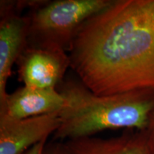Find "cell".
Here are the masks:
<instances>
[{
    "mask_svg": "<svg viewBox=\"0 0 154 154\" xmlns=\"http://www.w3.org/2000/svg\"><path fill=\"white\" fill-rule=\"evenodd\" d=\"M70 67L98 95L154 90V0H113L69 46Z\"/></svg>",
    "mask_w": 154,
    "mask_h": 154,
    "instance_id": "obj_1",
    "label": "cell"
},
{
    "mask_svg": "<svg viewBox=\"0 0 154 154\" xmlns=\"http://www.w3.org/2000/svg\"><path fill=\"white\" fill-rule=\"evenodd\" d=\"M63 106L56 139L92 137L106 130L135 128L146 131L154 113V90H135L98 95L79 80L69 79L58 86Z\"/></svg>",
    "mask_w": 154,
    "mask_h": 154,
    "instance_id": "obj_2",
    "label": "cell"
},
{
    "mask_svg": "<svg viewBox=\"0 0 154 154\" xmlns=\"http://www.w3.org/2000/svg\"><path fill=\"white\" fill-rule=\"evenodd\" d=\"M113 0H57L34 9L27 17L30 47L68 51L83 24Z\"/></svg>",
    "mask_w": 154,
    "mask_h": 154,
    "instance_id": "obj_3",
    "label": "cell"
},
{
    "mask_svg": "<svg viewBox=\"0 0 154 154\" xmlns=\"http://www.w3.org/2000/svg\"><path fill=\"white\" fill-rule=\"evenodd\" d=\"M19 59V78L24 86L32 88H57L70 66L66 51L52 48L29 46Z\"/></svg>",
    "mask_w": 154,
    "mask_h": 154,
    "instance_id": "obj_4",
    "label": "cell"
},
{
    "mask_svg": "<svg viewBox=\"0 0 154 154\" xmlns=\"http://www.w3.org/2000/svg\"><path fill=\"white\" fill-rule=\"evenodd\" d=\"M59 126V113L21 119L0 114V154H22L54 134Z\"/></svg>",
    "mask_w": 154,
    "mask_h": 154,
    "instance_id": "obj_5",
    "label": "cell"
},
{
    "mask_svg": "<svg viewBox=\"0 0 154 154\" xmlns=\"http://www.w3.org/2000/svg\"><path fill=\"white\" fill-rule=\"evenodd\" d=\"M6 3L1 4L0 22V106L8 94L7 83L13 64L26 48L28 39L29 21L14 12Z\"/></svg>",
    "mask_w": 154,
    "mask_h": 154,
    "instance_id": "obj_6",
    "label": "cell"
},
{
    "mask_svg": "<svg viewBox=\"0 0 154 154\" xmlns=\"http://www.w3.org/2000/svg\"><path fill=\"white\" fill-rule=\"evenodd\" d=\"M63 103L57 88L40 89L24 86L7 95L5 103L0 106V114L21 119L59 113Z\"/></svg>",
    "mask_w": 154,
    "mask_h": 154,
    "instance_id": "obj_7",
    "label": "cell"
},
{
    "mask_svg": "<svg viewBox=\"0 0 154 154\" xmlns=\"http://www.w3.org/2000/svg\"><path fill=\"white\" fill-rule=\"evenodd\" d=\"M72 154H154L146 131L128 132L118 137H87L64 143Z\"/></svg>",
    "mask_w": 154,
    "mask_h": 154,
    "instance_id": "obj_8",
    "label": "cell"
},
{
    "mask_svg": "<svg viewBox=\"0 0 154 154\" xmlns=\"http://www.w3.org/2000/svg\"><path fill=\"white\" fill-rule=\"evenodd\" d=\"M44 154H72L64 144H57L46 150Z\"/></svg>",
    "mask_w": 154,
    "mask_h": 154,
    "instance_id": "obj_9",
    "label": "cell"
},
{
    "mask_svg": "<svg viewBox=\"0 0 154 154\" xmlns=\"http://www.w3.org/2000/svg\"><path fill=\"white\" fill-rule=\"evenodd\" d=\"M46 141H47V140L36 143V145L30 148L25 154H44Z\"/></svg>",
    "mask_w": 154,
    "mask_h": 154,
    "instance_id": "obj_10",
    "label": "cell"
},
{
    "mask_svg": "<svg viewBox=\"0 0 154 154\" xmlns=\"http://www.w3.org/2000/svg\"><path fill=\"white\" fill-rule=\"evenodd\" d=\"M146 132H147L150 144H151L152 150H153L154 153V113L152 116L151 122H150L149 128L146 130Z\"/></svg>",
    "mask_w": 154,
    "mask_h": 154,
    "instance_id": "obj_11",
    "label": "cell"
}]
</instances>
